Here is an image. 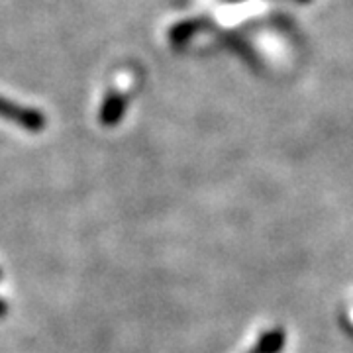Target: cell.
Here are the masks:
<instances>
[{
    "label": "cell",
    "instance_id": "1",
    "mask_svg": "<svg viewBox=\"0 0 353 353\" xmlns=\"http://www.w3.org/2000/svg\"><path fill=\"white\" fill-rule=\"evenodd\" d=\"M4 314H6V304L0 301V316H4Z\"/></svg>",
    "mask_w": 353,
    "mask_h": 353
},
{
    "label": "cell",
    "instance_id": "2",
    "mask_svg": "<svg viewBox=\"0 0 353 353\" xmlns=\"http://www.w3.org/2000/svg\"><path fill=\"white\" fill-rule=\"evenodd\" d=\"M0 279H2V273H0Z\"/></svg>",
    "mask_w": 353,
    "mask_h": 353
}]
</instances>
